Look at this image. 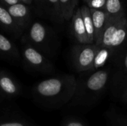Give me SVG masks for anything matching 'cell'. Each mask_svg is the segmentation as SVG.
I'll use <instances>...</instances> for the list:
<instances>
[{
	"instance_id": "44dd1931",
	"label": "cell",
	"mask_w": 127,
	"mask_h": 126,
	"mask_svg": "<svg viewBox=\"0 0 127 126\" xmlns=\"http://www.w3.org/2000/svg\"><path fill=\"white\" fill-rule=\"evenodd\" d=\"M0 126H28L23 123L21 122H7L1 123Z\"/></svg>"
},
{
	"instance_id": "7402d4cb",
	"label": "cell",
	"mask_w": 127,
	"mask_h": 126,
	"mask_svg": "<svg viewBox=\"0 0 127 126\" xmlns=\"http://www.w3.org/2000/svg\"><path fill=\"white\" fill-rule=\"evenodd\" d=\"M66 126H84L81 123L77 122V121H71L69 122Z\"/></svg>"
},
{
	"instance_id": "8992f818",
	"label": "cell",
	"mask_w": 127,
	"mask_h": 126,
	"mask_svg": "<svg viewBox=\"0 0 127 126\" xmlns=\"http://www.w3.org/2000/svg\"><path fill=\"white\" fill-rule=\"evenodd\" d=\"M126 18V16L119 18H109L102 34L100 44L101 47L105 48H111V42L113 36Z\"/></svg>"
},
{
	"instance_id": "30bf717a",
	"label": "cell",
	"mask_w": 127,
	"mask_h": 126,
	"mask_svg": "<svg viewBox=\"0 0 127 126\" xmlns=\"http://www.w3.org/2000/svg\"><path fill=\"white\" fill-rule=\"evenodd\" d=\"M80 8L88 37L89 45H91L95 42V30L90 9L87 5H83Z\"/></svg>"
},
{
	"instance_id": "9c48e42d",
	"label": "cell",
	"mask_w": 127,
	"mask_h": 126,
	"mask_svg": "<svg viewBox=\"0 0 127 126\" xmlns=\"http://www.w3.org/2000/svg\"><path fill=\"white\" fill-rule=\"evenodd\" d=\"M28 37L33 44L42 45L48 39V30L42 23L34 22L31 24L29 29Z\"/></svg>"
},
{
	"instance_id": "d4e9b609",
	"label": "cell",
	"mask_w": 127,
	"mask_h": 126,
	"mask_svg": "<svg viewBox=\"0 0 127 126\" xmlns=\"http://www.w3.org/2000/svg\"><path fill=\"white\" fill-rule=\"evenodd\" d=\"M83 1H84L85 2H87V1H89V0H83Z\"/></svg>"
},
{
	"instance_id": "d6986e66",
	"label": "cell",
	"mask_w": 127,
	"mask_h": 126,
	"mask_svg": "<svg viewBox=\"0 0 127 126\" xmlns=\"http://www.w3.org/2000/svg\"><path fill=\"white\" fill-rule=\"evenodd\" d=\"M108 55V52L106 50L103 49L98 51V53L96 55L95 57V64L94 65H101L105 62V60L107 57Z\"/></svg>"
},
{
	"instance_id": "3957f363",
	"label": "cell",
	"mask_w": 127,
	"mask_h": 126,
	"mask_svg": "<svg viewBox=\"0 0 127 126\" xmlns=\"http://www.w3.org/2000/svg\"><path fill=\"white\" fill-rule=\"evenodd\" d=\"M16 24L22 30L29 24L31 19V9L28 5L22 2L6 7Z\"/></svg>"
},
{
	"instance_id": "7a4b0ae2",
	"label": "cell",
	"mask_w": 127,
	"mask_h": 126,
	"mask_svg": "<svg viewBox=\"0 0 127 126\" xmlns=\"http://www.w3.org/2000/svg\"><path fill=\"white\" fill-rule=\"evenodd\" d=\"M98 46L86 44L83 46H78L75 48V63L80 71H86L94 66Z\"/></svg>"
},
{
	"instance_id": "ac0fdd59",
	"label": "cell",
	"mask_w": 127,
	"mask_h": 126,
	"mask_svg": "<svg viewBox=\"0 0 127 126\" xmlns=\"http://www.w3.org/2000/svg\"><path fill=\"white\" fill-rule=\"evenodd\" d=\"M106 2V0H89L86 3L90 9L103 10Z\"/></svg>"
},
{
	"instance_id": "ba28073f",
	"label": "cell",
	"mask_w": 127,
	"mask_h": 126,
	"mask_svg": "<svg viewBox=\"0 0 127 126\" xmlns=\"http://www.w3.org/2000/svg\"><path fill=\"white\" fill-rule=\"evenodd\" d=\"M41 11L58 22L63 21L59 0H36Z\"/></svg>"
},
{
	"instance_id": "e0dca14e",
	"label": "cell",
	"mask_w": 127,
	"mask_h": 126,
	"mask_svg": "<svg viewBox=\"0 0 127 126\" xmlns=\"http://www.w3.org/2000/svg\"><path fill=\"white\" fill-rule=\"evenodd\" d=\"M0 52L4 54L15 56L17 54V50L14 45L4 35L0 33Z\"/></svg>"
},
{
	"instance_id": "5b68a950",
	"label": "cell",
	"mask_w": 127,
	"mask_h": 126,
	"mask_svg": "<svg viewBox=\"0 0 127 126\" xmlns=\"http://www.w3.org/2000/svg\"><path fill=\"white\" fill-rule=\"evenodd\" d=\"M90 12L95 30V41L97 46H100L102 34L109 19V16L103 10L90 9Z\"/></svg>"
},
{
	"instance_id": "6da1fadb",
	"label": "cell",
	"mask_w": 127,
	"mask_h": 126,
	"mask_svg": "<svg viewBox=\"0 0 127 126\" xmlns=\"http://www.w3.org/2000/svg\"><path fill=\"white\" fill-rule=\"evenodd\" d=\"M74 81L72 78H50L39 82L34 88L36 98L46 105L66 101L72 94Z\"/></svg>"
},
{
	"instance_id": "ffe728a7",
	"label": "cell",
	"mask_w": 127,
	"mask_h": 126,
	"mask_svg": "<svg viewBox=\"0 0 127 126\" xmlns=\"http://www.w3.org/2000/svg\"><path fill=\"white\" fill-rule=\"evenodd\" d=\"M1 3L2 5H4L5 7H9V6H12L16 4L20 3V0H0Z\"/></svg>"
},
{
	"instance_id": "2e32d148",
	"label": "cell",
	"mask_w": 127,
	"mask_h": 126,
	"mask_svg": "<svg viewBox=\"0 0 127 126\" xmlns=\"http://www.w3.org/2000/svg\"><path fill=\"white\" fill-rule=\"evenodd\" d=\"M127 35V19L124 20L121 26L115 33L111 42V48H115L121 45L125 40Z\"/></svg>"
},
{
	"instance_id": "52a82bcc",
	"label": "cell",
	"mask_w": 127,
	"mask_h": 126,
	"mask_svg": "<svg viewBox=\"0 0 127 126\" xmlns=\"http://www.w3.org/2000/svg\"><path fill=\"white\" fill-rule=\"evenodd\" d=\"M71 26H72L73 33L76 39L80 44H83V45L89 44L88 37H87V34H86V31L84 26L80 7L77 8L74 13L73 14V16L71 18Z\"/></svg>"
},
{
	"instance_id": "cb8c5ba5",
	"label": "cell",
	"mask_w": 127,
	"mask_h": 126,
	"mask_svg": "<svg viewBox=\"0 0 127 126\" xmlns=\"http://www.w3.org/2000/svg\"><path fill=\"white\" fill-rule=\"evenodd\" d=\"M124 63H125V66H126V68H127V56H126V58H125V61H124Z\"/></svg>"
},
{
	"instance_id": "7c38bea8",
	"label": "cell",
	"mask_w": 127,
	"mask_h": 126,
	"mask_svg": "<svg viewBox=\"0 0 127 126\" xmlns=\"http://www.w3.org/2000/svg\"><path fill=\"white\" fill-rule=\"evenodd\" d=\"M0 24L5 29L14 33L15 34H19L22 31V30L16 24L7 8L1 4H0Z\"/></svg>"
},
{
	"instance_id": "603a6c76",
	"label": "cell",
	"mask_w": 127,
	"mask_h": 126,
	"mask_svg": "<svg viewBox=\"0 0 127 126\" xmlns=\"http://www.w3.org/2000/svg\"><path fill=\"white\" fill-rule=\"evenodd\" d=\"M20 1L25 4H27V5H29L31 4L32 2H33V0H20Z\"/></svg>"
},
{
	"instance_id": "5bb4252c",
	"label": "cell",
	"mask_w": 127,
	"mask_h": 126,
	"mask_svg": "<svg viewBox=\"0 0 127 126\" xmlns=\"http://www.w3.org/2000/svg\"><path fill=\"white\" fill-rule=\"evenodd\" d=\"M0 90L9 96H15L19 91L16 82L4 73L0 74Z\"/></svg>"
},
{
	"instance_id": "9a60e30c",
	"label": "cell",
	"mask_w": 127,
	"mask_h": 126,
	"mask_svg": "<svg viewBox=\"0 0 127 126\" xmlns=\"http://www.w3.org/2000/svg\"><path fill=\"white\" fill-rule=\"evenodd\" d=\"M63 20L71 19L76 10L79 0H59Z\"/></svg>"
},
{
	"instance_id": "4fadbf2b",
	"label": "cell",
	"mask_w": 127,
	"mask_h": 126,
	"mask_svg": "<svg viewBox=\"0 0 127 126\" xmlns=\"http://www.w3.org/2000/svg\"><path fill=\"white\" fill-rule=\"evenodd\" d=\"M108 79V74L104 71H100L93 74L87 80L86 85L87 88L91 91H99L102 89Z\"/></svg>"
},
{
	"instance_id": "277c9868",
	"label": "cell",
	"mask_w": 127,
	"mask_h": 126,
	"mask_svg": "<svg viewBox=\"0 0 127 126\" xmlns=\"http://www.w3.org/2000/svg\"><path fill=\"white\" fill-rule=\"evenodd\" d=\"M23 56L26 62L31 67L37 70H48L50 67L48 60L36 48L31 45H27L23 49Z\"/></svg>"
},
{
	"instance_id": "8fae6325",
	"label": "cell",
	"mask_w": 127,
	"mask_h": 126,
	"mask_svg": "<svg viewBox=\"0 0 127 126\" xmlns=\"http://www.w3.org/2000/svg\"><path fill=\"white\" fill-rule=\"evenodd\" d=\"M103 10L109 18H119L126 16L122 0H106Z\"/></svg>"
}]
</instances>
